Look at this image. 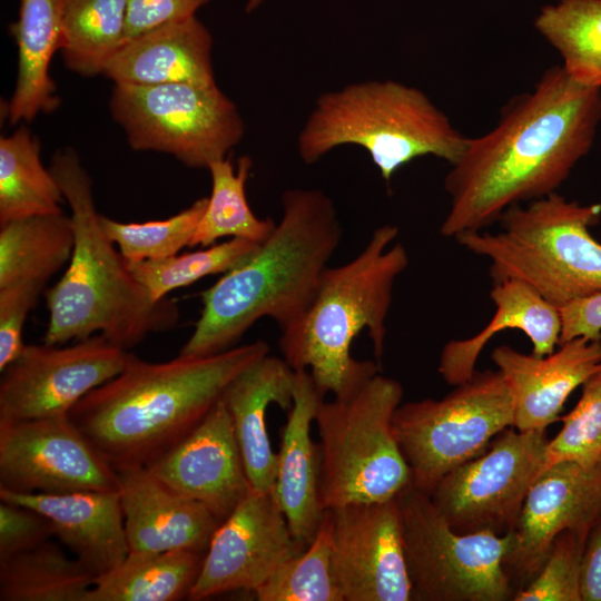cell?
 Wrapping results in <instances>:
<instances>
[{
	"label": "cell",
	"mask_w": 601,
	"mask_h": 601,
	"mask_svg": "<svg viewBox=\"0 0 601 601\" xmlns=\"http://www.w3.org/2000/svg\"><path fill=\"white\" fill-rule=\"evenodd\" d=\"M397 234L396 226H380L353 259L327 267L303 316L280 332L283 358L308 371L324 395H347L378 373L374 362L355 359L351 346L366 329L376 359L383 357L393 288L408 266L404 246L392 245Z\"/></svg>",
	"instance_id": "5b68a950"
},
{
	"label": "cell",
	"mask_w": 601,
	"mask_h": 601,
	"mask_svg": "<svg viewBox=\"0 0 601 601\" xmlns=\"http://www.w3.org/2000/svg\"><path fill=\"white\" fill-rule=\"evenodd\" d=\"M9 31L18 48L17 80L7 109L14 125L52 112L60 105L50 76L60 40L56 0H20L18 19Z\"/></svg>",
	"instance_id": "484cf974"
},
{
	"label": "cell",
	"mask_w": 601,
	"mask_h": 601,
	"mask_svg": "<svg viewBox=\"0 0 601 601\" xmlns=\"http://www.w3.org/2000/svg\"><path fill=\"white\" fill-rule=\"evenodd\" d=\"M59 51L65 66L81 77L102 75L124 43L127 0H56Z\"/></svg>",
	"instance_id": "f1b7e54d"
},
{
	"label": "cell",
	"mask_w": 601,
	"mask_h": 601,
	"mask_svg": "<svg viewBox=\"0 0 601 601\" xmlns=\"http://www.w3.org/2000/svg\"><path fill=\"white\" fill-rule=\"evenodd\" d=\"M403 387L375 374L354 392L323 400L315 415L323 511L395 499L412 485L393 430Z\"/></svg>",
	"instance_id": "ba28073f"
},
{
	"label": "cell",
	"mask_w": 601,
	"mask_h": 601,
	"mask_svg": "<svg viewBox=\"0 0 601 601\" xmlns=\"http://www.w3.org/2000/svg\"><path fill=\"white\" fill-rule=\"evenodd\" d=\"M131 354L101 334L70 346L24 344L1 371L0 422L68 414L85 395L117 376Z\"/></svg>",
	"instance_id": "4fadbf2b"
},
{
	"label": "cell",
	"mask_w": 601,
	"mask_h": 601,
	"mask_svg": "<svg viewBox=\"0 0 601 601\" xmlns=\"http://www.w3.org/2000/svg\"><path fill=\"white\" fill-rule=\"evenodd\" d=\"M0 500L46 515L55 536L95 577L117 568L129 553L118 491L42 494L0 490Z\"/></svg>",
	"instance_id": "44dd1931"
},
{
	"label": "cell",
	"mask_w": 601,
	"mask_h": 601,
	"mask_svg": "<svg viewBox=\"0 0 601 601\" xmlns=\"http://www.w3.org/2000/svg\"><path fill=\"white\" fill-rule=\"evenodd\" d=\"M601 124V88L552 66L513 97L495 127L467 137L444 179L450 206L440 231L455 238L483 230L510 207L544 197L590 151Z\"/></svg>",
	"instance_id": "6da1fadb"
},
{
	"label": "cell",
	"mask_w": 601,
	"mask_h": 601,
	"mask_svg": "<svg viewBox=\"0 0 601 601\" xmlns=\"http://www.w3.org/2000/svg\"><path fill=\"white\" fill-rule=\"evenodd\" d=\"M294 388L295 371L284 358L267 354L236 376L224 392L221 401L231 417L253 490L274 489L277 453L268 437L266 412L270 404L288 411Z\"/></svg>",
	"instance_id": "cb8c5ba5"
},
{
	"label": "cell",
	"mask_w": 601,
	"mask_h": 601,
	"mask_svg": "<svg viewBox=\"0 0 601 601\" xmlns=\"http://www.w3.org/2000/svg\"><path fill=\"white\" fill-rule=\"evenodd\" d=\"M333 199L317 188H292L282 195V216L254 255L204 290L194 332L179 355L224 352L260 318L280 332L308 308L322 275L342 239Z\"/></svg>",
	"instance_id": "3957f363"
},
{
	"label": "cell",
	"mask_w": 601,
	"mask_h": 601,
	"mask_svg": "<svg viewBox=\"0 0 601 601\" xmlns=\"http://www.w3.org/2000/svg\"><path fill=\"white\" fill-rule=\"evenodd\" d=\"M581 601H601V519L589 532L581 562Z\"/></svg>",
	"instance_id": "7bdbcfd3"
},
{
	"label": "cell",
	"mask_w": 601,
	"mask_h": 601,
	"mask_svg": "<svg viewBox=\"0 0 601 601\" xmlns=\"http://www.w3.org/2000/svg\"><path fill=\"white\" fill-rule=\"evenodd\" d=\"M46 285L42 282H20L0 287V372L22 351L27 315L37 305Z\"/></svg>",
	"instance_id": "f35d334b"
},
{
	"label": "cell",
	"mask_w": 601,
	"mask_h": 601,
	"mask_svg": "<svg viewBox=\"0 0 601 601\" xmlns=\"http://www.w3.org/2000/svg\"><path fill=\"white\" fill-rule=\"evenodd\" d=\"M559 344L575 337L601 339V293L574 300L560 308Z\"/></svg>",
	"instance_id": "b9f144b4"
},
{
	"label": "cell",
	"mask_w": 601,
	"mask_h": 601,
	"mask_svg": "<svg viewBox=\"0 0 601 601\" xmlns=\"http://www.w3.org/2000/svg\"><path fill=\"white\" fill-rule=\"evenodd\" d=\"M209 0H127L124 43L151 29L196 16Z\"/></svg>",
	"instance_id": "60d3db41"
},
{
	"label": "cell",
	"mask_w": 601,
	"mask_h": 601,
	"mask_svg": "<svg viewBox=\"0 0 601 601\" xmlns=\"http://www.w3.org/2000/svg\"><path fill=\"white\" fill-rule=\"evenodd\" d=\"M205 553L176 549L129 552L114 570L96 577L86 601H177L189 597Z\"/></svg>",
	"instance_id": "4316f807"
},
{
	"label": "cell",
	"mask_w": 601,
	"mask_h": 601,
	"mask_svg": "<svg viewBox=\"0 0 601 601\" xmlns=\"http://www.w3.org/2000/svg\"><path fill=\"white\" fill-rule=\"evenodd\" d=\"M267 354L262 339L160 363L131 354L117 376L85 395L68 416L115 470L147 466L189 435L231 381Z\"/></svg>",
	"instance_id": "7a4b0ae2"
},
{
	"label": "cell",
	"mask_w": 601,
	"mask_h": 601,
	"mask_svg": "<svg viewBox=\"0 0 601 601\" xmlns=\"http://www.w3.org/2000/svg\"><path fill=\"white\" fill-rule=\"evenodd\" d=\"M55 536L50 520L24 505L0 500V560L33 549Z\"/></svg>",
	"instance_id": "ab89813d"
},
{
	"label": "cell",
	"mask_w": 601,
	"mask_h": 601,
	"mask_svg": "<svg viewBox=\"0 0 601 601\" xmlns=\"http://www.w3.org/2000/svg\"><path fill=\"white\" fill-rule=\"evenodd\" d=\"M253 166L244 155L234 166L229 156L208 167L211 193L190 239L189 247L211 246L224 237L262 244L272 234L275 221L257 217L246 197V184Z\"/></svg>",
	"instance_id": "1f68e13d"
},
{
	"label": "cell",
	"mask_w": 601,
	"mask_h": 601,
	"mask_svg": "<svg viewBox=\"0 0 601 601\" xmlns=\"http://www.w3.org/2000/svg\"><path fill=\"white\" fill-rule=\"evenodd\" d=\"M259 244L230 238L201 249L159 260L127 262L132 276L159 302L171 290L216 274H225L249 259Z\"/></svg>",
	"instance_id": "e575fe53"
},
{
	"label": "cell",
	"mask_w": 601,
	"mask_h": 601,
	"mask_svg": "<svg viewBox=\"0 0 601 601\" xmlns=\"http://www.w3.org/2000/svg\"><path fill=\"white\" fill-rule=\"evenodd\" d=\"M513 425V400L499 370L475 371L442 398L401 403L393 416L412 486L427 495L445 474L484 453Z\"/></svg>",
	"instance_id": "9c48e42d"
},
{
	"label": "cell",
	"mask_w": 601,
	"mask_h": 601,
	"mask_svg": "<svg viewBox=\"0 0 601 601\" xmlns=\"http://www.w3.org/2000/svg\"><path fill=\"white\" fill-rule=\"evenodd\" d=\"M223 522L252 490L228 410L220 400L200 424L146 466Z\"/></svg>",
	"instance_id": "ac0fdd59"
},
{
	"label": "cell",
	"mask_w": 601,
	"mask_h": 601,
	"mask_svg": "<svg viewBox=\"0 0 601 601\" xmlns=\"http://www.w3.org/2000/svg\"><path fill=\"white\" fill-rule=\"evenodd\" d=\"M560 420L561 430L545 446L543 471L561 462L601 464V368L584 382L579 402Z\"/></svg>",
	"instance_id": "8d00e7d4"
},
{
	"label": "cell",
	"mask_w": 601,
	"mask_h": 601,
	"mask_svg": "<svg viewBox=\"0 0 601 601\" xmlns=\"http://www.w3.org/2000/svg\"><path fill=\"white\" fill-rule=\"evenodd\" d=\"M490 297L494 315L472 337L447 342L440 354L437 371L449 385H460L475 373V364L485 345L503 329H520L532 344L534 356L555 351L561 335L560 308L519 280L494 283Z\"/></svg>",
	"instance_id": "d4e9b609"
},
{
	"label": "cell",
	"mask_w": 601,
	"mask_h": 601,
	"mask_svg": "<svg viewBox=\"0 0 601 601\" xmlns=\"http://www.w3.org/2000/svg\"><path fill=\"white\" fill-rule=\"evenodd\" d=\"M95 575L48 540L0 560V601H86Z\"/></svg>",
	"instance_id": "4dcf8cb0"
},
{
	"label": "cell",
	"mask_w": 601,
	"mask_h": 601,
	"mask_svg": "<svg viewBox=\"0 0 601 601\" xmlns=\"http://www.w3.org/2000/svg\"><path fill=\"white\" fill-rule=\"evenodd\" d=\"M536 31L559 52L578 82L601 88V0H559L534 19Z\"/></svg>",
	"instance_id": "d6a6232c"
},
{
	"label": "cell",
	"mask_w": 601,
	"mask_h": 601,
	"mask_svg": "<svg viewBox=\"0 0 601 601\" xmlns=\"http://www.w3.org/2000/svg\"><path fill=\"white\" fill-rule=\"evenodd\" d=\"M601 205H581L556 191L514 205L500 230L466 231L454 239L490 260L494 283L519 280L561 308L601 293V243L590 233Z\"/></svg>",
	"instance_id": "52a82bcc"
},
{
	"label": "cell",
	"mask_w": 601,
	"mask_h": 601,
	"mask_svg": "<svg viewBox=\"0 0 601 601\" xmlns=\"http://www.w3.org/2000/svg\"><path fill=\"white\" fill-rule=\"evenodd\" d=\"M546 430L506 427L486 451L445 474L430 494L459 533L512 531L526 494L544 469Z\"/></svg>",
	"instance_id": "7c38bea8"
},
{
	"label": "cell",
	"mask_w": 601,
	"mask_h": 601,
	"mask_svg": "<svg viewBox=\"0 0 601 601\" xmlns=\"http://www.w3.org/2000/svg\"><path fill=\"white\" fill-rule=\"evenodd\" d=\"M324 394L306 370L295 371L293 404L280 435L274 494L296 541L307 546L324 511L319 501V452L311 435Z\"/></svg>",
	"instance_id": "7402d4cb"
},
{
	"label": "cell",
	"mask_w": 601,
	"mask_h": 601,
	"mask_svg": "<svg viewBox=\"0 0 601 601\" xmlns=\"http://www.w3.org/2000/svg\"><path fill=\"white\" fill-rule=\"evenodd\" d=\"M49 168L71 211L73 249L66 272L46 292L49 319L43 342L63 345L99 333L128 349L149 333L173 328L179 318L176 303L152 299L129 272L102 229L91 178L76 151H56Z\"/></svg>",
	"instance_id": "277c9868"
},
{
	"label": "cell",
	"mask_w": 601,
	"mask_h": 601,
	"mask_svg": "<svg viewBox=\"0 0 601 601\" xmlns=\"http://www.w3.org/2000/svg\"><path fill=\"white\" fill-rule=\"evenodd\" d=\"M396 497L328 510L344 601H413Z\"/></svg>",
	"instance_id": "2e32d148"
},
{
	"label": "cell",
	"mask_w": 601,
	"mask_h": 601,
	"mask_svg": "<svg viewBox=\"0 0 601 601\" xmlns=\"http://www.w3.org/2000/svg\"><path fill=\"white\" fill-rule=\"evenodd\" d=\"M396 499L413 601L513 600L503 566L510 533H459L412 485Z\"/></svg>",
	"instance_id": "8fae6325"
},
{
	"label": "cell",
	"mask_w": 601,
	"mask_h": 601,
	"mask_svg": "<svg viewBox=\"0 0 601 601\" xmlns=\"http://www.w3.org/2000/svg\"><path fill=\"white\" fill-rule=\"evenodd\" d=\"M71 218L63 213L37 215L0 225V287L48 280L70 259Z\"/></svg>",
	"instance_id": "83f0119b"
},
{
	"label": "cell",
	"mask_w": 601,
	"mask_h": 601,
	"mask_svg": "<svg viewBox=\"0 0 601 601\" xmlns=\"http://www.w3.org/2000/svg\"><path fill=\"white\" fill-rule=\"evenodd\" d=\"M294 538L274 490H250L217 526L188 599L255 591L305 550Z\"/></svg>",
	"instance_id": "9a60e30c"
},
{
	"label": "cell",
	"mask_w": 601,
	"mask_h": 601,
	"mask_svg": "<svg viewBox=\"0 0 601 601\" xmlns=\"http://www.w3.org/2000/svg\"><path fill=\"white\" fill-rule=\"evenodd\" d=\"M266 0H247L245 10L247 13L255 11Z\"/></svg>",
	"instance_id": "ee69618b"
},
{
	"label": "cell",
	"mask_w": 601,
	"mask_h": 601,
	"mask_svg": "<svg viewBox=\"0 0 601 601\" xmlns=\"http://www.w3.org/2000/svg\"><path fill=\"white\" fill-rule=\"evenodd\" d=\"M116 471L129 552H207L221 522L210 509L175 492L146 466Z\"/></svg>",
	"instance_id": "ffe728a7"
},
{
	"label": "cell",
	"mask_w": 601,
	"mask_h": 601,
	"mask_svg": "<svg viewBox=\"0 0 601 601\" xmlns=\"http://www.w3.org/2000/svg\"><path fill=\"white\" fill-rule=\"evenodd\" d=\"M109 108L129 146L208 169L245 135L244 119L217 85H114Z\"/></svg>",
	"instance_id": "30bf717a"
},
{
	"label": "cell",
	"mask_w": 601,
	"mask_h": 601,
	"mask_svg": "<svg viewBox=\"0 0 601 601\" xmlns=\"http://www.w3.org/2000/svg\"><path fill=\"white\" fill-rule=\"evenodd\" d=\"M467 137L421 89L403 82L367 80L319 95L296 140L307 165L341 146L366 150L388 184L412 160L434 156L456 162Z\"/></svg>",
	"instance_id": "8992f818"
},
{
	"label": "cell",
	"mask_w": 601,
	"mask_h": 601,
	"mask_svg": "<svg viewBox=\"0 0 601 601\" xmlns=\"http://www.w3.org/2000/svg\"><path fill=\"white\" fill-rule=\"evenodd\" d=\"M254 593L258 601H344L333 565L328 510L306 549L285 561Z\"/></svg>",
	"instance_id": "836d02e7"
},
{
	"label": "cell",
	"mask_w": 601,
	"mask_h": 601,
	"mask_svg": "<svg viewBox=\"0 0 601 601\" xmlns=\"http://www.w3.org/2000/svg\"><path fill=\"white\" fill-rule=\"evenodd\" d=\"M118 486L117 471L68 414L0 422V490L62 494Z\"/></svg>",
	"instance_id": "5bb4252c"
},
{
	"label": "cell",
	"mask_w": 601,
	"mask_h": 601,
	"mask_svg": "<svg viewBox=\"0 0 601 601\" xmlns=\"http://www.w3.org/2000/svg\"><path fill=\"white\" fill-rule=\"evenodd\" d=\"M600 519L601 464L561 462L545 469L531 485L510 532L503 566L514 591L533 579L560 533L590 531Z\"/></svg>",
	"instance_id": "e0dca14e"
},
{
	"label": "cell",
	"mask_w": 601,
	"mask_h": 601,
	"mask_svg": "<svg viewBox=\"0 0 601 601\" xmlns=\"http://www.w3.org/2000/svg\"><path fill=\"white\" fill-rule=\"evenodd\" d=\"M491 357L513 400V427L546 430L571 393L601 368V339L575 337L541 357L501 345Z\"/></svg>",
	"instance_id": "d6986e66"
},
{
	"label": "cell",
	"mask_w": 601,
	"mask_h": 601,
	"mask_svg": "<svg viewBox=\"0 0 601 601\" xmlns=\"http://www.w3.org/2000/svg\"><path fill=\"white\" fill-rule=\"evenodd\" d=\"M40 142L26 127L0 139V225L37 215L60 214V185L40 157Z\"/></svg>",
	"instance_id": "f546056e"
},
{
	"label": "cell",
	"mask_w": 601,
	"mask_h": 601,
	"mask_svg": "<svg viewBox=\"0 0 601 601\" xmlns=\"http://www.w3.org/2000/svg\"><path fill=\"white\" fill-rule=\"evenodd\" d=\"M589 532L560 533L536 574L515 592L513 601H581V562Z\"/></svg>",
	"instance_id": "74e56055"
},
{
	"label": "cell",
	"mask_w": 601,
	"mask_h": 601,
	"mask_svg": "<svg viewBox=\"0 0 601 601\" xmlns=\"http://www.w3.org/2000/svg\"><path fill=\"white\" fill-rule=\"evenodd\" d=\"M213 37L196 16L169 22L120 46L102 75L114 85H217Z\"/></svg>",
	"instance_id": "603a6c76"
},
{
	"label": "cell",
	"mask_w": 601,
	"mask_h": 601,
	"mask_svg": "<svg viewBox=\"0 0 601 601\" xmlns=\"http://www.w3.org/2000/svg\"><path fill=\"white\" fill-rule=\"evenodd\" d=\"M208 197L194 201L176 215L145 223H121L100 215L108 238L118 247L126 262L159 260L189 246Z\"/></svg>",
	"instance_id": "d590c367"
}]
</instances>
